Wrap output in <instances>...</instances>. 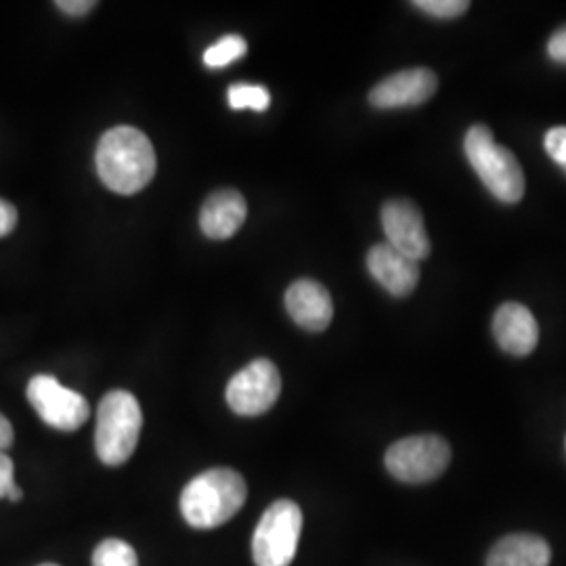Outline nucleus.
I'll return each mask as SVG.
<instances>
[{
    "label": "nucleus",
    "mask_w": 566,
    "mask_h": 566,
    "mask_svg": "<svg viewBox=\"0 0 566 566\" xmlns=\"http://www.w3.org/2000/svg\"><path fill=\"white\" fill-rule=\"evenodd\" d=\"M55 7L60 9L61 13L70 15V18H82L86 13H91L97 2H91V0H57Z\"/></svg>",
    "instance_id": "obj_23"
},
{
    "label": "nucleus",
    "mask_w": 566,
    "mask_h": 566,
    "mask_svg": "<svg viewBox=\"0 0 566 566\" xmlns=\"http://www.w3.org/2000/svg\"><path fill=\"white\" fill-rule=\"evenodd\" d=\"M413 7L424 11L426 15H432L439 20H455L470 9V2L468 0H416Z\"/></svg>",
    "instance_id": "obj_19"
},
{
    "label": "nucleus",
    "mask_w": 566,
    "mask_h": 566,
    "mask_svg": "<svg viewBox=\"0 0 566 566\" xmlns=\"http://www.w3.org/2000/svg\"><path fill=\"white\" fill-rule=\"evenodd\" d=\"M367 269L371 277L395 298L409 296L420 283V264L388 243H376L367 252Z\"/></svg>",
    "instance_id": "obj_11"
},
{
    "label": "nucleus",
    "mask_w": 566,
    "mask_h": 566,
    "mask_svg": "<svg viewBox=\"0 0 566 566\" xmlns=\"http://www.w3.org/2000/svg\"><path fill=\"white\" fill-rule=\"evenodd\" d=\"M437 88H439V78L432 70L411 67L378 82L369 93V103L378 109L416 107L432 99Z\"/></svg>",
    "instance_id": "obj_10"
},
{
    "label": "nucleus",
    "mask_w": 566,
    "mask_h": 566,
    "mask_svg": "<svg viewBox=\"0 0 566 566\" xmlns=\"http://www.w3.org/2000/svg\"><path fill=\"white\" fill-rule=\"evenodd\" d=\"M388 245L420 263L430 254V238L422 210L409 200H388L380 210Z\"/></svg>",
    "instance_id": "obj_9"
},
{
    "label": "nucleus",
    "mask_w": 566,
    "mask_h": 566,
    "mask_svg": "<svg viewBox=\"0 0 566 566\" xmlns=\"http://www.w3.org/2000/svg\"><path fill=\"white\" fill-rule=\"evenodd\" d=\"M552 549L546 539L516 533L500 539L486 556V566H549Z\"/></svg>",
    "instance_id": "obj_15"
},
{
    "label": "nucleus",
    "mask_w": 566,
    "mask_h": 566,
    "mask_svg": "<svg viewBox=\"0 0 566 566\" xmlns=\"http://www.w3.org/2000/svg\"><path fill=\"white\" fill-rule=\"evenodd\" d=\"M13 441H15L13 426L0 413V453H7V449L13 446Z\"/></svg>",
    "instance_id": "obj_25"
},
{
    "label": "nucleus",
    "mask_w": 566,
    "mask_h": 566,
    "mask_svg": "<svg viewBox=\"0 0 566 566\" xmlns=\"http://www.w3.org/2000/svg\"><path fill=\"white\" fill-rule=\"evenodd\" d=\"M95 166L107 189L135 196L156 175V151L149 137L135 126L109 128L97 145Z\"/></svg>",
    "instance_id": "obj_1"
},
{
    "label": "nucleus",
    "mask_w": 566,
    "mask_h": 566,
    "mask_svg": "<svg viewBox=\"0 0 566 566\" xmlns=\"http://www.w3.org/2000/svg\"><path fill=\"white\" fill-rule=\"evenodd\" d=\"M25 395L42 422L55 430L74 432L91 418V407L81 392L61 385L53 376H34Z\"/></svg>",
    "instance_id": "obj_8"
},
{
    "label": "nucleus",
    "mask_w": 566,
    "mask_h": 566,
    "mask_svg": "<svg viewBox=\"0 0 566 566\" xmlns=\"http://www.w3.org/2000/svg\"><path fill=\"white\" fill-rule=\"evenodd\" d=\"M248 486L242 474L231 468H210L191 479L181 493L185 523L210 531L229 523L245 504Z\"/></svg>",
    "instance_id": "obj_2"
},
{
    "label": "nucleus",
    "mask_w": 566,
    "mask_h": 566,
    "mask_svg": "<svg viewBox=\"0 0 566 566\" xmlns=\"http://www.w3.org/2000/svg\"><path fill=\"white\" fill-rule=\"evenodd\" d=\"M285 308L294 324L306 332H324L334 319V303L329 292L315 280H298L285 292Z\"/></svg>",
    "instance_id": "obj_12"
},
{
    "label": "nucleus",
    "mask_w": 566,
    "mask_h": 566,
    "mask_svg": "<svg viewBox=\"0 0 566 566\" xmlns=\"http://www.w3.org/2000/svg\"><path fill=\"white\" fill-rule=\"evenodd\" d=\"M451 462V447L437 434L407 437L388 447L386 470L407 485H424L439 479Z\"/></svg>",
    "instance_id": "obj_6"
},
{
    "label": "nucleus",
    "mask_w": 566,
    "mask_h": 566,
    "mask_svg": "<svg viewBox=\"0 0 566 566\" xmlns=\"http://www.w3.org/2000/svg\"><path fill=\"white\" fill-rule=\"evenodd\" d=\"M282 395L280 369L269 359H256L238 371L224 390L227 405L243 418H256L277 403Z\"/></svg>",
    "instance_id": "obj_7"
},
{
    "label": "nucleus",
    "mask_w": 566,
    "mask_h": 566,
    "mask_svg": "<svg viewBox=\"0 0 566 566\" xmlns=\"http://www.w3.org/2000/svg\"><path fill=\"white\" fill-rule=\"evenodd\" d=\"M493 336L507 355L526 357L537 348L539 325L526 306L506 303L495 311Z\"/></svg>",
    "instance_id": "obj_13"
},
{
    "label": "nucleus",
    "mask_w": 566,
    "mask_h": 566,
    "mask_svg": "<svg viewBox=\"0 0 566 566\" xmlns=\"http://www.w3.org/2000/svg\"><path fill=\"white\" fill-rule=\"evenodd\" d=\"M93 566H139L135 547L122 539H105L93 552Z\"/></svg>",
    "instance_id": "obj_17"
},
{
    "label": "nucleus",
    "mask_w": 566,
    "mask_h": 566,
    "mask_svg": "<svg viewBox=\"0 0 566 566\" xmlns=\"http://www.w3.org/2000/svg\"><path fill=\"white\" fill-rule=\"evenodd\" d=\"M464 154L493 198L504 203H518L523 200L525 172L516 156L495 142L489 126H470L464 137Z\"/></svg>",
    "instance_id": "obj_3"
},
{
    "label": "nucleus",
    "mask_w": 566,
    "mask_h": 566,
    "mask_svg": "<svg viewBox=\"0 0 566 566\" xmlns=\"http://www.w3.org/2000/svg\"><path fill=\"white\" fill-rule=\"evenodd\" d=\"M248 53V42L243 41L238 34H229L217 44H212L206 53H203V63L212 70H221L238 60H242Z\"/></svg>",
    "instance_id": "obj_16"
},
{
    "label": "nucleus",
    "mask_w": 566,
    "mask_h": 566,
    "mask_svg": "<svg viewBox=\"0 0 566 566\" xmlns=\"http://www.w3.org/2000/svg\"><path fill=\"white\" fill-rule=\"evenodd\" d=\"M303 533V510L292 500H277L264 510L252 537L256 566H290Z\"/></svg>",
    "instance_id": "obj_5"
},
{
    "label": "nucleus",
    "mask_w": 566,
    "mask_h": 566,
    "mask_svg": "<svg viewBox=\"0 0 566 566\" xmlns=\"http://www.w3.org/2000/svg\"><path fill=\"white\" fill-rule=\"evenodd\" d=\"M547 55L549 60L556 63H565L566 65V25L558 28L549 41H547Z\"/></svg>",
    "instance_id": "obj_22"
},
{
    "label": "nucleus",
    "mask_w": 566,
    "mask_h": 566,
    "mask_svg": "<svg viewBox=\"0 0 566 566\" xmlns=\"http://www.w3.org/2000/svg\"><path fill=\"white\" fill-rule=\"evenodd\" d=\"M15 465L7 453H0V500L9 497L15 489Z\"/></svg>",
    "instance_id": "obj_21"
},
{
    "label": "nucleus",
    "mask_w": 566,
    "mask_h": 566,
    "mask_svg": "<svg viewBox=\"0 0 566 566\" xmlns=\"http://www.w3.org/2000/svg\"><path fill=\"white\" fill-rule=\"evenodd\" d=\"M18 224V210L15 206L0 198V238L9 235Z\"/></svg>",
    "instance_id": "obj_24"
},
{
    "label": "nucleus",
    "mask_w": 566,
    "mask_h": 566,
    "mask_svg": "<svg viewBox=\"0 0 566 566\" xmlns=\"http://www.w3.org/2000/svg\"><path fill=\"white\" fill-rule=\"evenodd\" d=\"M231 109H254L264 112L271 105V93L259 84H233L227 91Z\"/></svg>",
    "instance_id": "obj_18"
},
{
    "label": "nucleus",
    "mask_w": 566,
    "mask_h": 566,
    "mask_svg": "<svg viewBox=\"0 0 566 566\" xmlns=\"http://www.w3.org/2000/svg\"><path fill=\"white\" fill-rule=\"evenodd\" d=\"M39 566H60V565H53V563H46V565H39Z\"/></svg>",
    "instance_id": "obj_26"
},
{
    "label": "nucleus",
    "mask_w": 566,
    "mask_h": 566,
    "mask_svg": "<svg viewBox=\"0 0 566 566\" xmlns=\"http://www.w3.org/2000/svg\"><path fill=\"white\" fill-rule=\"evenodd\" d=\"M142 405L133 392L112 390L97 409L95 451L105 465H122L135 453L142 437Z\"/></svg>",
    "instance_id": "obj_4"
},
{
    "label": "nucleus",
    "mask_w": 566,
    "mask_h": 566,
    "mask_svg": "<svg viewBox=\"0 0 566 566\" xmlns=\"http://www.w3.org/2000/svg\"><path fill=\"white\" fill-rule=\"evenodd\" d=\"M248 206L235 189H221L206 198L200 212V227L210 240H229L245 223Z\"/></svg>",
    "instance_id": "obj_14"
},
{
    "label": "nucleus",
    "mask_w": 566,
    "mask_h": 566,
    "mask_svg": "<svg viewBox=\"0 0 566 566\" xmlns=\"http://www.w3.org/2000/svg\"><path fill=\"white\" fill-rule=\"evenodd\" d=\"M547 156L566 170V126H554L546 133L544 139Z\"/></svg>",
    "instance_id": "obj_20"
}]
</instances>
